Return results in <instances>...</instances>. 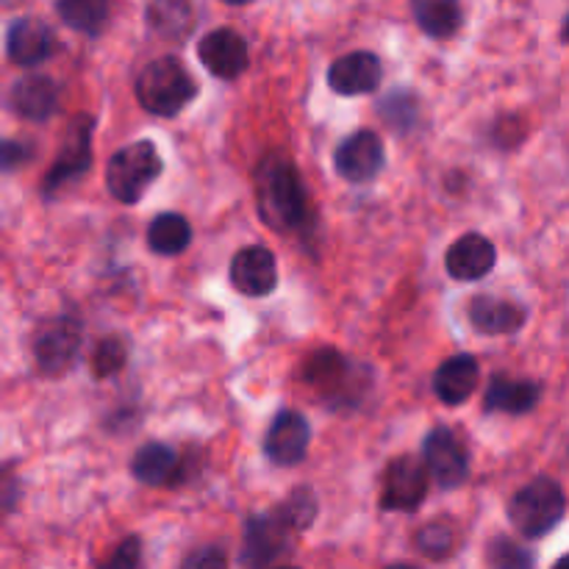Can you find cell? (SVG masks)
Returning a JSON list of instances; mask_svg holds the SVG:
<instances>
[{"instance_id":"21","label":"cell","mask_w":569,"mask_h":569,"mask_svg":"<svg viewBox=\"0 0 569 569\" xmlns=\"http://www.w3.org/2000/svg\"><path fill=\"white\" fill-rule=\"evenodd\" d=\"M144 20L156 37L183 42L194 31L192 0H150Z\"/></svg>"},{"instance_id":"16","label":"cell","mask_w":569,"mask_h":569,"mask_svg":"<svg viewBox=\"0 0 569 569\" xmlns=\"http://www.w3.org/2000/svg\"><path fill=\"white\" fill-rule=\"evenodd\" d=\"M495 261H498V250L481 233H465L445 253L448 276L456 281H478L489 276L495 270Z\"/></svg>"},{"instance_id":"32","label":"cell","mask_w":569,"mask_h":569,"mask_svg":"<svg viewBox=\"0 0 569 569\" xmlns=\"http://www.w3.org/2000/svg\"><path fill=\"white\" fill-rule=\"evenodd\" d=\"M139 561H142V548H139V539L133 537V539H126V542L114 550V556H111L106 565L109 567H139Z\"/></svg>"},{"instance_id":"10","label":"cell","mask_w":569,"mask_h":569,"mask_svg":"<svg viewBox=\"0 0 569 569\" xmlns=\"http://www.w3.org/2000/svg\"><path fill=\"white\" fill-rule=\"evenodd\" d=\"M383 142L376 131H356L333 153V170L350 183H367L383 170Z\"/></svg>"},{"instance_id":"22","label":"cell","mask_w":569,"mask_h":569,"mask_svg":"<svg viewBox=\"0 0 569 569\" xmlns=\"http://www.w3.org/2000/svg\"><path fill=\"white\" fill-rule=\"evenodd\" d=\"M411 11H415V20L422 33H428L431 39L453 37L465 22L461 0H411Z\"/></svg>"},{"instance_id":"34","label":"cell","mask_w":569,"mask_h":569,"mask_svg":"<svg viewBox=\"0 0 569 569\" xmlns=\"http://www.w3.org/2000/svg\"><path fill=\"white\" fill-rule=\"evenodd\" d=\"M561 39L569 44V17L565 20V28H561Z\"/></svg>"},{"instance_id":"18","label":"cell","mask_w":569,"mask_h":569,"mask_svg":"<svg viewBox=\"0 0 569 569\" xmlns=\"http://www.w3.org/2000/svg\"><path fill=\"white\" fill-rule=\"evenodd\" d=\"M9 106L28 122H44L59 109V83L48 76H28L11 87Z\"/></svg>"},{"instance_id":"24","label":"cell","mask_w":569,"mask_h":569,"mask_svg":"<svg viewBox=\"0 0 569 569\" xmlns=\"http://www.w3.org/2000/svg\"><path fill=\"white\" fill-rule=\"evenodd\" d=\"M192 242V226L187 217L176 214V211H164L156 217L148 228V248L156 256H181Z\"/></svg>"},{"instance_id":"7","label":"cell","mask_w":569,"mask_h":569,"mask_svg":"<svg viewBox=\"0 0 569 569\" xmlns=\"http://www.w3.org/2000/svg\"><path fill=\"white\" fill-rule=\"evenodd\" d=\"M428 472L426 461L398 456L389 461L381 481V509L383 511H417L428 495Z\"/></svg>"},{"instance_id":"2","label":"cell","mask_w":569,"mask_h":569,"mask_svg":"<svg viewBox=\"0 0 569 569\" xmlns=\"http://www.w3.org/2000/svg\"><path fill=\"white\" fill-rule=\"evenodd\" d=\"M198 94V81L178 56L150 61L137 78V100L148 114L176 117Z\"/></svg>"},{"instance_id":"29","label":"cell","mask_w":569,"mask_h":569,"mask_svg":"<svg viewBox=\"0 0 569 569\" xmlns=\"http://www.w3.org/2000/svg\"><path fill=\"white\" fill-rule=\"evenodd\" d=\"M487 561L500 569H509V567L515 569V567H531L533 561H537V556L528 553L526 548H520V545L511 542V539L498 537L487 545Z\"/></svg>"},{"instance_id":"33","label":"cell","mask_w":569,"mask_h":569,"mask_svg":"<svg viewBox=\"0 0 569 569\" xmlns=\"http://www.w3.org/2000/svg\"><path fill=\"white\" fill-rule=\"evenodd\" d=\"M183 567H226V553L220 548H200L183 559Z\"/></svg>"},{"instance_id":"28","label":"cell","mask_w":569,"mask_h":569,"mask_svg":"<svg viewBox=\"0 0 569 569\" xmlns=\"http://www.w3.org/2000/svg\"><path fill=\"white\" fill-rule=\"evenodd\" d=\"M128 361V348L120 337H106L103 342L94 348L92 356V367H94V376L98 378H109L117 376V372L126 367Z\"/></svg>"},{"instance_id":"8","label":"cell","mask_w":569,"mask_h":569,"mask_svg":"<svg viewBox=\"0 0 569 569\" xmlns=\"http://www.w3.org/2000/svg\"><path fill=\"white\" fill-rule=\"evenodd\" d=\"M92 167V120L78 117L67 131L64 142H61L59 156H56L53 167H50L48 178L42 181V192L53 198L64 187L83 176Z\"/></svg>"},{"instance_id":"4","label":"cell","mask_w":569,"mask_h":569,"mask_svg":"<svg viewBox=\"0 0 569 569\" xmlns=\"http://www.w3.org/2000/svg\"><path fill=\"white\" fill-rule=\"evenodd\" d=\"M567 498L565 489L553 478H537L528 487H522L515 498L509 500L511 526L526 539H542L565 520Z\"/></svg>"},{"instance_id":"26","label":"cell","mask_w":569,"mask_h":569,"mask_svg":"<svg viewBox=\"0 0 569 569\" xmlns=\"http://www.w3.org/2000/svg\"><path fill=\"white\" fill-rule=\"evenodd\" d=\"M456 548V528L448 520H433L428 526H422V531L417 533V550H420L426 559H448Z\"/></svg>"},{"instance_id":"14","label":"cell","mask_w":569,"mask_h":569,"mask_svg":"<svg viewBox=\"0 0 569 569\" xmlns=\"http://www.w3.org/2000/svg\"><path fill=\"white\" fill-rule=\"evenodd\" d=\"M381 76V59L370 50H356L328 67V87L345 98H356V94H370L372 89H378Z\"/></svg>"},{"instance_id":"23","label":"cell","mask_w":569,"mask_h":569,"mask_svg":"<svg viewBox=\"0 0 569 569\" xmlns=\"http://www.w3.org/2000/svg\"><path fill=\"white\" fill-rule=\"evenodd\" d=\"M178 453L164 442H150L139 448L131 459V476L148 487H159L176 478L178 472Z\"/></svg>"},{"instance_id":"1","label":"cell","mask_w":569,"mask_h":569,"mask_svg":"<svg viewBox=\"0 0 569 569\" xmlns=\"http://www.w3.org/2000/svg\"><path fill=\"white\" fill-rule=\"evenodd\" d=\"M256 187H259L261 220L267 226L276 231H300L309 226V198H306L303 178L287 156H267L256 176Z\"/></svg>"},{"instance_id":"19","label":"cell","mask_w":569,"mask_h":569,"mask_svg":"<svg viewBox=\"0 0 569 569\" xmlns=\"http://www.w3.org/2000/svg\"><path fill=\"white\" fill-rule=\"evenodd\" d=\"M478 383H481L478 359L470 353H459L439 365L437 376H433V392L445 406H461L472 398Z\"/></svg>"},{"instance_id":"11","label":"cell","mask_w":569,"mask_h":569,"mask_svg":"<svg viewBox=\"0 0 569 569\" xmlns=\"http://www.w3.org/2000/svg\"><path fill=\"white\" fill-rule=\"evenodd\" d=\"M311 426L300 411H278L264 437V453L276 467H295L306 459Z\"/></svg>"},{"instance_id":"27","label":"cell","mask_w":569,"mask_h":569,"mask_svg":"<svg viewBox=\"0 0 569 569\" xmlns=\"http://www.w3.org/2000/svg\"><path fill=\"white\" fill-rule=\"evenodd\" d=\"M381 117L387 120L389 128L395 131H409L411 126L417 122V114H420V106H417V98L411 92H392L381 100L378 106Z\"/></svg>"},{"instance_id":"15","label":"cell","mask_w":569,"mask_h":569,"mask_svg":"<svg viewBox=\"0 0 569 569\" xmlns=\"http://www.w3.org/2000/svg\"><path fill=\"white\" fill-rule=\"evenodd\" d=\"M53 48V31H50L48 22L37 20V17H17L9 26V31H6V56L14 64H39V61L50 59Z\"/></svg>"},{"instance_id":"31","label":"cell","mask_w":569,"mask_h":569,"mask_svg":"<svg viewBox=\"0 0 569 569\" xmlns=\"http://www.w3.org/2000/svg\"><path fill=\"white\" fill-rule=\"evenodd\" d=\"M31 156H33L31 144L9 139V142L3 144V170L11 172V170H17L20 164H28V161H31Z\"/></svg>"},{"instance_id":"17","label":"cell","mask_w":569,"mask_h":569,"mask_svg":"<svg viewBox=\"0 0 569 569\" xmlns=\"http://www.w3.org/2000/svg\"><path fill=\"white\" fill-rule=\"evenodd\" d=\"M470 315L472 328L483 337H503V333H515L526 326L528 311L522 309L515 300L495 298V295H476L470 300Z\"/></svg>"},{"instance_id":"30","label":"cell","mask_w":569,"mask_h":569,"mask_svg":"<svg viewBox=\"0 0 569 569\" xmlns=\"http://www.w3.org/2000/svg\"><path fill=\"white\" fill-rule=\"evenodd\" d=\"M278 509L283 511V517L292 522V528L298 533L306 531L317 520V500L315 492H309V489H295L287 498V503H281Z\"/></svg>"},{"instance_id":"9","label":"cell","mask_w":569,"mask_h":569,"mask_svg":"<svg viewBox=\"0 0 569 569\" xmlns=\"http://www.w3.org/2000/svg\"><path fill=\"white\" fill-rule=\"evenodd\" d=\"M422 461L442 489H456L470 476V456L450 428H433L422 442Z\"/></svg>"},{"instance_id":"35","label":"cell","mask_w":569,"mask_h":569,"mask_svg":"<svg viewBox=\"0 0 569 569\" xmlns=\"http://www.w3.org/2000/svg\"><path fill=\"white\" fill-rule=\"evenodd\" d=\"M226 3H231V6H244V3H253V0H226Z\"/></svg>"},{"instance_id":"3","label":"cell","mask_w":569,"mask_h":569,"mask_svg":"<svg viewBox=\"0 0 569 569\" xmlns=\"http://www.w3.org/2000/svg\"><path fill=\"white\" fill-rule=\"evenodd\" d=\"M161 176V156L150 139L126 144L106 164V189L117 203L133 206Z\"/></svg>"},{"instance_id":"36","label":"cell","mask_w":569,"mask_h":569,"mask_svg":"<svg viewBox=\"0 0 569 569\" xmlns=\"http://www.w3.org/2000/svg\"><path fill=\"white\" fill-rule=\"evenodd\" d=\"M559 565H569V553H567V556H561V559H559Z\"/></svg>"},{"instance_id":"25","label":"cell","mask_w":569,"mask_h":569,"mask_svg":"<svg viewBox=\"0 0 569 569\" xmlns=\"http://www.w3.org/2000/svg\"><path fill=\"white\" fill-rule=\"evenodd\" d=\"M56 11L72 31L98 37L109 20V0H56Z\"/></svg>"},{"instance_id":"6","label":"cell","mask_w":569,"mask_h":569,"mask_svg":"<svg viewBox=\"0 0 569 569\" xmlns=\"http://www.w3.org/2000/svg\"><path fill=\"white\" fill-rule=\"evenodd\" d=\"M81 353V322L72 317H53L42 322L33 337V359L48 376H61Z\"/></svg>"},{"instance_id":"5","label":"cell","mask_w":569,"mask_h":569,"mask_svg":"<svg viewBox=\"0 0 569 569\" xmlns=\"http://www.w3.org/2000/svg\"><path fill=\"white\" fill-rule=\"evenodd\" d=\"M292 533L298 531H295L292 522L283 517L281 509L270 511V515L248 517V522H244L242 556H239V561L248 567L272 565V561H278L289 550Z\"/></svg>"},{"instance_id":"20","label":"cell","mask_w":569,"mask_h":569,"mask_svg":"<svg viewBox=\"0 0 569 569\" xmlns=\"http://www.w3.org/2000/svg\"><path fill=\"white\" fill-rule=\"evenodd\" d=\"M539 403V383L522 381L511 376H495L489 381L483 409L503 411V415H528Z\"/></svg>"},{"instance_id":"12","label":"cell","mask_w":569,"mask_h":569,"mask_svg":"<svg viewBox=\"0 0 569 569\" xmlns=\"http://www.w3.org/2000/svg\"><path fill=\"white\" fill-rule=\"evenodd\" d=\"M198 59L222 81H233L248 70V42L233 28H214L198 42Z\"/></svg>"},{"instance_id":"13","label":"cell","mask_w":569,"mask_h":569,"mask_svg":"<svg viewBox=\"0 0 569 569\" xmlns=\"http://www.w3.org/2000/svg\"><path fill=\"white\" fill-rule=\"evenodd\" d=\"M231 283L244 298H267L278 287V264L272 250L261 244L239 250L231 259Z\"/></svg>"}]
</instances>
